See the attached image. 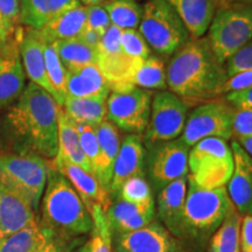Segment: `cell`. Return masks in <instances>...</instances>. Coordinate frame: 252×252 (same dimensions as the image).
Instances as JSON below:
<instances>
[{"mask_svg":"<svg viewBox=\"0 0 252 252\" xmlns=\"http://www.w3.org/2000/svg\"><path fill=\"white\" fill-rule=\"evenodd\" d=\"M61 106L50 94L30 82L18 102L8 110L4 125L19 153H34L53 160L59 151Z\"/></svg>","mask_w":252,"mask_h":252,"instance_id":"1","label":"cell"},{"mask_svg":"<svg viewBox=\"0 0 252 252\" xmlns=\"http://www.w3.org/2000/svg\"><path fill=\"white\" fill-rule=\"evenodd\" d=\"M166 71L167 88L187 104L216 99L229 78L204 36L190 37L173 54Z\"/></svg>","mask_w":252,"mask_h":252,"instance_id":"2","label":"cell"},{"mask_svg":"<svg viewBox=\"0 0 252 252\" xmlns=\"http://www.w3.org/2000/svg\"><path fill=\"white\" fill-rule=\"evenodd\" d=\"M37 222L55 234L80 237L93 230V220L76 189L49 160L48 176Z\"/></svg>","mask_w":252,"mask_h":252,"instance_id":"3","label":"cell"},{"mask_svg":"<svg viewBox=\"0 0 252 252\" xmlns=\"http://www.w3.org/2000/svg\"><path fill=\"white\" fill-rule=\"evenodd\" d=\"M231 207L225 187L202 188L188 180L179 239L188 250L189 247L196 252L204 250Z\"/></svg>","mask_w":252,"mask_h":252,"instance_id":"4","label":"cell"},{"mask_svg":"<svg viewBox=\"0 0 252 252\" xmlns=\"http://www.w3.org/2000/svg\"><path fill=\"white\" fill-rule=\"evenodd\" d=\"M49 160L34 153L0 154V187L30 204L37 214L48 176Z\"/></svg>","mask_w":252,"mask_h":252,"instance_id":"5","label":"cell"},{"mask_svg":"<svg viewBox=\"0 0 252 252\" xmlns=\"http://www.w3.org/2000/svg\"><path fill=\"white\" fill-rule=\"evenodd\" d=\"M139 32L158 54L171 56L191 35L180 15L166 0H147L143 5Z\"/></svg>","mask_w":252,"mask_h":252,"instance_id":"6","label":"cell"},{"mask_svg":"<svg viewBox=\"0 0 252 252\" xmlns=\"http://www.w3.org/2000/svg\"><path fill=\"white\" fill-rule=\"evenodd\" d=\"M208 41L224 64L230 56L252 40V7L243 1L219 4L208 28Z\"/></svg>","mask_w":252,"mask_h":252,"instance_id":"7","label":"cell"},{"mask_svg":"<svg viewBox=\"0 0 252 252\" xmlns=\"http://www.w3.org/2000/svg\"><path fill=\"white\" fill-rule=\"evenodd\" d=\"M234 172V156L228 141L206 138L189 150L188 180L198 187H225Z\"/></svg>","mask_w":252,"mask_h":252,"instance_id":"8","label":"cell"},{"mask_svg":"<svg viewBox=\"0 0 252 252\" xmlns=\"http://www.w3.org/2000/svg\"><path fill=\"white\" fill-rule=\"evenodd\" d=\"M153 94L133 84L111 89L106 99V119L127 134L143 135L151 116Z\"/></svg>","mask_w":252,"mask_h":252,"instance_id":"9","label":"cell"},{"mask_svg":"<svg viewBox=\"0 0 252 252\" xmlns=\"http://www.w3.org/2000/svg\"><path fill=\"white\" fill-rule=\"evenodd\" d=\"M188 104L169 90L158 91L151 104L149 125L143 137L146 149L153 145L178 139L187 121Z\"/></svg>","mask_w":252,"mask_h":252,"instance_id":"10","label":"cell"},{"mask_svg":"<svg viewBox=\"0 0 252 252\" xmlns=\"http://www.w3.org/2000/svg\"><path fill=\"white\" fill-rule=\"evenodd\" d=\"M236 109L225 100L213 99L189 113L180 139L191 147L206 138L232 139V121Z\"/></svg>","mask_w":252,"mask_h":252,"instance_id":"11","label":"cell"},{"mask_svg":"<svg viewBox=\"0 0 252 252\" xmlns=\"http://www.w3.org/2000/svg\"><path fill=\"white\" fill-rule=\"evenodd\" d=\"M146 150V178L157 193L171 182L188 175L190 147L181 139L163 141Z\"/></svg>","mask_w":252,"mask_h":252,"instance_id":"12","label":"cell"},{"mask_svg":"<svg viewBox=\"0 0 252 252\" xmlns=\"http://www.w3.org/2000/svg\"><path fill=\"white\" fill-rule=\"evenodd\" d=\"M121 28L111 25L100 39L97 48V67L109 82L110 89L131 84L133 75L144 62V60L133 59L126 55L121 46Z\"/></svg>","mask_w":252,"mask_h":252,"instance_id":"13","label":"cell"},{"mask_svg":"<svg viewBox=\"0 0 252 252\" xmlns=\"http://www.w3.org/2000/svg\"><path fill=\"white\" fill-rule=\"evenodd\" d=\"M112 252H189L157 219L144 228L112 235Z\"/></svg>","mask_w":252,"mask_h":252,"instance_id":"14","label":"cell"},{"mask_svg":"<svg viewBox=\"0 0 252 252\" xmlns=\"http://www.w3.org/2000/svg\"><path fill=\"white\" fill-rule=\"evenodd\" d=\"M147 150L140 134H126L123 138L112 167L109 194L112 197L126 180L133 176H146Z\"/></svg>","mask_w":252,"mask_h":252,"instance_id":"15","label":"cell"},{"mask_svg":"<svg viewBox=\"0 0 252 252\" xmlns=\"http://www.w3.org/2000/svg\"><path fill=\"white\" fill-rule=\"evenodd\" d=\"M234 156V172L226 184L232 206L243 215H252V158L237 140L230 144Z\"/></svg>","mask_w":252,"mask_h":252,"instance_id":"16","label":"cell"},{"mask_svg":"<svg viewBox=\"0 0 252 252\" xmlns=\"http://www.w3.org/2000/svg\"><path fill=\"white\" fill-rule=\"evenodd\" d=\"M25 81L19 42L9 40L0 53V110L19 98L25 89Z\"/></svg>","mask_w":252,"mask_h":252,"instance_id":"17","label":"cell"},{"mask_svg":"<svg viewBox=\"0 0 252 252\" xmlns=\"http://www.w3.org/2000/svg\"><path fill=\"white\" fill-rule=\"evenodd\" d=\"M50 162L68 179L72 187L76 189L88 210H90L94 204H99L106 212L111 203V196L102 187L96 176L87 172L82 167L61 159V158L55 157L54 159L50 160Z\"/></svg>","mask_w":252,"mask_h":252,"instance_id":"18","label":"cell"},{"mask_svg":"<svg viewBox=\"0 0 252 252\" xmlns=\"http://www.w3.org/2000/svg\"><path fill=\"white\" fill-rule=\"evenodd\" d=\"M156 203L140 206L118 197L112 198L106 209V219L112 235L125 234L144 228L156 220Z\"/></svg>","mask_w":252,"mask_h":252,"instance_id":"19","label":"cell"},{"mask_svg":"<svg viewBox=\"0 0 252 252\" xmlns=\"http://www.w3.org/2000/svg\"><path fill=\"white\" fill-rule=\"evenodd\" d=\"M188 190V176L178 179L157 193V215L161 224L179 238L180 222Z\"/></svg>","mask_w":252,"mask_h":252,"instance_id":"20","label":"cell"},{"mask_svg":"<svg viewBox=\"0 0 252 252\" xmlns=\"http://www.w3.org/2000/svg\"><path fill=\"white\" fill-rule=\"evenodd\" d=\"M35 210L26 201L0 187V241L19 230L36 224Z\"/></svg>","mask_w":252,"mask_h":252,"instance_id":"21","label":"cell"},{"mask_svg":"<svg viewBox=\"0 0 252 252\" xmlns=\"http://www.w3.org/2000/svg\"><path fill=\"white\" fill-rule=\"evenodd\" d=\"M19 49H20L25 71H26L27 76L30 77L31 82L35 83L36 86L42 88L43 90L52 94L53 98L58 103V94H56L54 88L50 83L48 75H47L42 41L31 30L19 41Z\"/></svg>","mask_w":252,"mask_h":252,"instance_id":"22","label":"cell"},{"mask_svg":"<svg viewBox=\"0 0 252 252\" xmlns=\"http://www.w3.org/2000/svg\"><path fill=\"white\" fill-rule=\"evenodd\" d=\"M80 5V0H20L19 23L40 31L53 19Z\"/></svg>","mask_w":252,"mask_h":252,"instance_id":"23","label":"cell"},{"mask_svg":"<svg viewBox=\"0 0 252 252\" xmlns=\"http://www.w3.org/2000/svg\"><path fill=\"white\" fill-rule=\"evenodd\" d=\"M87 28V6L80 5L69 9L33 33L41 41L53 43L60 40L76 39Z\"/></svg>","mask_w":252,"mask_h":252,"instance_id":"24","label":"cell"},{"mask_svg":"<svg viewBox=\"0 0 252 252\" xmlns=\"http://www.w3.org/2000/svg\"><path fill=\"white\" fill-rule=\"evenodd\" d=\"M180 15L191 37H201L208 32L215 15V0H166Z\"/></svg>","mask_w":252,"mask_h":252,"instance_id":"25","label":"cell"},{"mask_svg":"<svg viewBox=\"0 0 252 252\" xmlns=\"http://www.w3.org/2000/svg\"><path fill=\"white\" fill-rule=\"evenodd\" d=\"M68 97H103L108 98L111 93L97 64H89L75 70H67L65 82Z\"/></svg>","mask_w":252,"mask_h":252,"instance_id":"26","label":"cell"},{"mask_svg":"<svg viewBox=\"0 0 252 252\" xmlns=\"http://www.w3.org/2000/svg\"><path fill=\"white\" fill-rule=\"evenodd\" d=\"M96 134L98 139L100 150V168L97 175V180L102 187L109 193L110 184L112 179V167L121 147V134L119 130L109 122L104 119L98 126H96Z\"/></svg>","mask_w":252,"mask_h":252,"instance_id":"27","label":"cell"},{"mask_svg":"<svg viewBox=\"0 0 252 252\" xmlns=\"http://www.w3.org/2000/svg\"><path fill=\"white\" fill-rule=\"evenodd\" d=\"M56 157L75 163L94 174L91 163L82 150L76 124L62 108L59 113V151Z\"/></svg>","mask_w":252,"mask_h":252,"instance_id":"28","label":"cell"},{"mask_svg":"<svg viewBox=\"0 0 252 252\" xmlns=\"http://www.w3.org/2000/svg\"><path fill=\"white\" fill-rule=\"evenodd\" d=\"M106 99L103 97L67 96L62 108L74 122L96 127L106 119Z\"/></svg>","mask_w":252,"mask_h":252,"instance_id":"29","label":"cell"},{"mask_svg":"<svg viewBox=\"0 0 252 252\" xmlns=\"http://www.w3.org/2000/svg\"><path fill=\"white\" fill-rule=\"evenodd\" d=\"M242 215L232 206L208 243V252H241Z\"/></svg>","mask_w":252,"mask_h":252,"instance_id":"30","label":"cell"},{"mask_svg":"<svg viewBox=\"0 0 252 252\" xmlns=\"http://www.w3.org/2000/svg\"><path fill=\"white\" fill-rule=\"evenodd\" d=\"M59 58L67 70L86 67L97 63V48H94L81 39L60 40L53 42Z\"/></svg>","mask_w":252,"mask_h":252,"instance_id":"31","label":"cell"},{"mask_svg":"<svg viewBox=\"0 0 252 252\" xmlns=\"http://www.w3.org/2000/svg\"><path fill=\"white\" fill-rule=\"evenodd\" d=\"M52 234L53 231L37 222L0 241V252H35L48 241Z\"/></svg>","mask_w":252,"mask_h":252,"instance_id":"32","label":"cell"},{"mask_svg":"<svg viewBox=\"0 0 252 252\" xmlns=\"http://www.w3.org/2000/svg\"><path fill=\"white\" fill-rule=\"evenodd\" d=\"M131 84L145 90H167L165 62L158 56L150 55L133 75Z\"/></svg>","mask_w":252,"mask_h":252,"instance_id":"33","label":"cell"},{"mask_svg":"<svg viewBox=\"0 0 252 252\" xmlns=\"http://www.w3.org/2000/svg\"><path fill=\"white\" fill-rule=\"evenodd\" d=\"M103 6L111 24L121 30H137L139 27L143 6L138 0H108Z\"/></svg>","mask_w":252,"mask_h":252,"instance_id":"34","label":"cell"},{"mask_svg":"<svg viewBox=\"0 0 252 252\" xmlns=\"http://www.w3.org/2000/svg\"><path fill=\"white\" fill-rule=\"evenodd\" d=\"M43 56H45V64L48 78L58 94V104L63 106L64 100L67 98V89H65V82H67V69L64 68L61 60L59 58L58 52L53 43L42 41Z\"/></svg>","mask_w":252,"mask_h":252,"instance_id":"35","label":"cell"},{"mask_svg":"<svg viewBox=\"0 0 252 252\" xmlns=\"http://www.w3.org/2000/svg\"><path fill=\"white\" fill-rule=\"evenodd\" d=\"M89 213L93 220V230L90 232L91 252H112V232L105 209L99 204H94Z\"/></svg>","mask_w":252,"mask_h":252,"instance_id":"36","label":"cell"},{"mask_svg":"<svg viewBox=\"0 0 252 252\" xmlns=\"http://www.w3.org/2000/svg\"><path fill=\"white\" fill-rule=\"evenodd\" d=\"M115 197L140 206H149L154 203L152 187L146 176H133L126 180L112 198Z\"/></svg>","mask_w":252,"mask_h":252,"instance_id":"37","label":"cell"},{"mask_svg":"<svg viewBox=\"0 0 252 252\" xmlns=\"http://www.w3.org/2000/svg\"><path fill=\"white\" fill-rule=\"evenodd\" d=\"M75 124H76L78 134H80V143L82 150H83L84 154H86L88 160L91 163L94 175L97 178L100 168V150L98 139H97L96 128L94 126L81 124V123L76 122H75Z\"/></svg>","mask_w":252,"mask_h":252,"instance_id":"38","label":"cell"},{"mask_svg":"<svg viewBox=\"0 0 252 252\" xmlns=\"http://www.w3.org/2000/svg\"><path fill=\"white\" fill-rule=\"evenodd\" d=\"M121 46L126 55L133 59L146 60L151 55L150 46L137 30H123L121 34Z\"/></svg>","mask_w":252,"mask_h":252,"instance_id":"39","label":"cell"},{"mask_svg":"<svg viewBox=\"0 0 252 252\" xmlns=\"http://www.w3.org/2000/svg\"><path fill=\"white\" fill-rule=\"evenodd\" d=\"M88 241L86 236L69 237L53 232L48 241L35 252H72Z\"/></svg>","mask_w":252,"mask_h":252,"instance_id":"40","label":"cell"},{"mask_svg":"<svg viewBox=\"0 0 252 252\" xmlns=\"http://www.w3.org/2000/svg\"><path fill=\"white\" fill-rule=\"evenodd\" d=\"M225 63L228 77L234 76L238 72L252 70V40L234 53Z\"/></svg>","mask_w":252,"mask_h":252,"instance_id":"41","label":"cell"},{"mask_svg":"<svg viewBox=\"0 0 252 252\" xmlns=\"http://www.w3.org/2000/svg\"><path fill=\"white\" fill-rule=\"evenodd\" d=\"M111 25V20H110L108 12L104 8L103 4L87 6L88 27L96 31L100 36H103Z\"/></svg>","mask_w":252,"mask_h":252,"instance_id":"42","label":"cell"},{"mask_svg":"<svg viewBox=\"0 0 252 252\" xmlns=\"http://www.w3.org/2000/svg\"><path fill=\"white\" fill-rule=\"evenodd\" d=\"M252 137V109L236 110L232 121V138Z\"/></svg>","mask_w":252,"mask_h":252,"instance_id":"43","label":"cell"},{"mask_svg":"<svg viewBox=\"0 0 252 252\" xmlns=\"http://www.w3.org/2000/svg\"><path fill=\"white\" fill-rule=\"evenodd\" d=\"M0 15L12 35L20 19V0H0Z\"/></svg>","mask_w":252,"mask_h":252,"instance_id":"44","label":"cell"},{"mask_svg":"<svg viewBox=\"0 0 252 252\" xmlns=\"http://www.w3.org/2000/svg\"><path fill=\"white\" fill-rule=\"evenodd\" d=\"M224 100L236 110L252 109V86L243 90L225 94Z\"/></svg>","mask_w":252,"mask_h":252,"instance_id":"45","label":"cell"},{"mask_svg":"<svg viewBox=\"0 0 252 252\" xmlns=\"http://www.w3.org/2000/svg\"><path fill=\"white\" fill-rule=\"evenodd\" d=\"M252 86V70L238 72L234 76L229 77L223 87V94L231 91L243 90L245 88Z\"/></svg>","mask_w":252,"mask_h":252,"instance_id":"46","label":"cell"},{"mask_svg":"<svg viewBox=\"0 0 252 252\" xmlns=\"http://www.w3.org/2000/svg\"><path fill=\"white\" fill-rule=\"evenodd\" d=\"M241 252H252V215H243L241 220Z\"/></svg>","mask_w":252,"mask_h":252,"instance_id":"47","label":"cell"},{"mask_svg":"<svg viewBox=\"0 0 252 252\" xmlns=\"http://www.w3.org/2000/svg\"><path fill=\"white\" fill-rule=\"evenodd\" d=\"M78 39H81L83 42H86L87 45L94 47V48H98L102 36H100L96 31L91 30V28L87 26L86 30L82 32L81 35L78 36Z\"/></svg>","mask_w":252,"mask_h":252,"instance_id":"48","label":"cell"},{"mask_svg":"<svg viewBox=\"0 0 252 252\" xmlns=\"http://www.w3.org/2000/svg\"><path fill=\"white\" fill-rule=\"evenodd\" d=\"M11 39V33H9L7 27H6L4 19L0 15V46L4 47Z\"/></svg>","mask_w":252,"mask_h":252,"instance_id":"49","label":"cell"},{"mask_svg":"<svg viewBox=\"0 0 252 252\" xmlns=\"http://www.w3.org/2000/svg\"><path fill=\"white\" fill-rule=\"evenodd\" d=\"M241 146L247 151L249 156L252 158V137H248V138H241V139L237 140Z\"/></svg>","mask_w":252,"mask_h":252,"instance_id":"50","label":"cell"},{"mask_svg":"<svg viewBox=\"0 0 252 252\" xmlns=\"http://www.w3.org/2000/svg\"><path fill=\"white\" fill-rule=\"evenodd\" d=\"M81 4L84 6H93V5H100L104 4L108 0H80Z\"/></svg>","mask_w":252,"mask_h":252,"instance_id":"51","label":"cell"},{"mask_svg":"<svg viewBox=\"0 0 252 252\" xmlns=\"http://www.w3.org/2000/svg\"><path fill=\"white\" fill-rule=\"evenodd\" d=\"M72 252H91V244H90V241H87L86 243L82 244L80 248H77L76 250L72 251Z\"/></svg>","mask_w":252,"mask_h":252,"instance_id":"52","label":"cell"},{"mask_svg":"<svg viewBox=\"0 0 252 252\" xmlns=\"http://www.w3.org/2000/svg\"><path fill=\"white\" fill-rule=\"evenodd\" d=\"M215 1L219 2V4H231V2H238L242 1V0H215Z\"/></svg>","mask_w":252,"mask_h":252,"instance_id":"53","label":"cell"},{"mask_svg":"<svg viewBox=\"0 0 252 252\" xmlns=\"http://www.w3.org/2000/svg\"><path fill=\"white\" fill-rule=\"evenodd\" d=\"M242 1H243V2H245V4L250 5V6H251V7H252V0H242Z\"/></svg>","mask_w":252,"mask_h":252,"instance_id":"54","label":"cell"},{"mask_svg":"<svg viewBox=\"0 0 252 252\" xmlns=\"http://www.w3.org/2000/svg\"><path fill=\"white\" fill-rule=\"evenodd\" d=\"M1 49H2V47H1V46H0V53H1Z\"/></svg>","mask_w":252,"mask_h":252,"instance_id":"55","label":"cell"}]
</instances>
